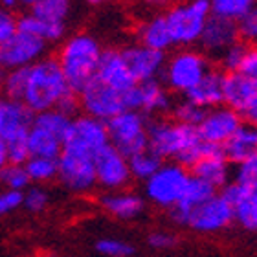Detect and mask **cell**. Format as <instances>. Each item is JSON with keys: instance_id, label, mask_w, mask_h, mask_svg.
Listing matches in <instances>:
<instances>
[{"instance_id": "cell-1", "label": "cell", "mask_w": 257, "mask_h": 257, "mask_svg": "<svg viewBox=\"0 0 257 257\" xmlns=\"http://www.w3.org/2000/svg\"><path fill=\"white\" fill-rule=\"evenodd\" d=\"M103 48L96 39L86 33H79L70 37L63 44L57 55L66 85L74 94H79L94 77L99 64Z\"/></svg>"}, {"instance_id": "cell-2", "label": "cell", "mask_w": 257, "mask_h": 257, "mask_svg": "<svg viewBox=\"0 0 257 257\" xmlns=\"http://www.w3.org/2000/svg\"><path fill=\"white\" fill-rule=\"evenodd\" d=\"M61 66L55 57H43L28 68V86L22 103L33 114L55 108L57 101L68 92Z\"/></svg>"}, {"instance_id": "cell-3", "label": "cell", "mask_w": 257, "mask_h": 257, "mask_svg": "<svg viewBox=\"0 0 257 257\" xmlns=\"http://www.w3.org/2000/svg\"><path fill=\"white\" fill-rule=\"evenodd\" d=\"M202 140L198 138L197 127L177 123L173 119H153L147 121V145L153 155L162 162L186 155L195 149Z\"/></svg>"}, {"instance_id": "cell-4", "label": "cell", "mask_w": 257, "mask_h": 257, "mask_svg": "<svg viewBox=\"0 0 257 257\" xmlns=\"http://www.w3.org/2000/svg\"><path fill=\"white\" fill-rule=\"evenodd\" d=\"M209 15L211 11L208 0H195L188 4L173 6L167 13H164L171 43L180 46H191L198 43Z\"/></svg>"}, {"instance_id": "cell-5", "label": "cell", "mask_w": 257, "mask_h": 257, "mask_svg": "<svg viewBox=\"0 0 257 257\" xmlns=\"http://www.w3.org/2000/svg\"><path fill=\"white\" fill-rule=\"evenodd\" d=\"M108 144L131 158L149 149L147 145V118L136 110H123L107 123Z\"/></svg>"}, {"instance_id": "cell-6", "label": "cell", "mask_w": 257, "mask_h": 257, "mask_svg": "<svg viewBox=\"0 0 257 257\" xmlns=\"http://www.w3.org/2000/svg\"><path fill=\"white\" fill-rule=\"evenodd\" d=\"M57 178L72 191H88L96 186L94 155L77 147L63 145L57 158Z\"/></svg>"}, {"instance_id": "cell-7", "label": "cell", "mask_w": 257, "mask_h": 257, "mask_svg": "<svg viewBox=\"0 0 257 257\" xmlns=\"http://www.w3.org/2000/svg\"><path fill=\"white\" fill-rule=\"evenodd\" d=\"M189 171L178 166L175 162L162 164L160 169L145 180V193L147 197L160 208H175V204L180 200L184 189L188 186Z\"/></svg>"}, {"instance_id": "cell-8", "label": "cell", "mask_w": 257, "mask_h": 257, "mask_svg": "<svg viewBox=\"0 0 257 257\" xmlns=\"http://www.w3.org/2000/svg\"><path fill=\"white\" fill-rule=\"evenodd\" d=\"M209 63L200 52L182 50L167 61L164 66V77L169 88L175 92L188 94L193 86L198 85L200 79L209 72Z\"/></svg>"}, {"instance_id": "cell-9", "label": "cell", "mask_w": 257, "mask_h": 257, "mask_svg": "<svg viewBox=\"0 0 257 257\" xmlns=\"http://www.w3.org/2000/svg\"><path fill=\"white\" fill-rule=\"evenodd\" d=\"M222 103L242 121L253 123L257 118V79L241 74H224L222 79Z\"/></svg>"}, {"instance_id": "cell-10", "label": "cell", "mask_w": 257, "mask_h": 257, "mask_svg": "<svg viewBox=\"0 0 257 257\" xmlns=\"http://www.w3.org/2000/svg\"><path fill=\"white\" fill-rule=\"evenodd\" d=\"M77 96H79V108L85 110V116L99 119L103 123H107L108 119H112L119 112L127 110L123 96L99 83L96 77Z\"/></svg>"}, {"instance_id": "cell-11", "label": "cell", "mask_w": 257, "mask_h": 257, "mask_svg": "<svg viewBox=\"0 0 257 257\" xmlns=\"http://www.w3.org/2000/svg\"><path fill=\"white\" fill-rule=\"evenodd\" d=\"M46 52V43L33 35L15 32L0 46V70L30 68L32 64L43 59Z\"/></svg>"}, {"instance_id": "cell-12", "label": "cell", "mask_w": 257, "mask_h": 257, "mask_svg": "<svg viewBox=\"0 0 257 257\" xmlns=\"http://www.w3.org/2000/svg\"><path fill=\"white\" fill-rule=\"evenodd\" d=\"M94 173H96V184H101L103 188L112 191L125 188L131 180L127 158L110 144L94 155Z\"/></svg>"}, {"instance_id": "cell-13", "label": "cell", "mask_w": 257, "mask_h": 257, "mask_svg": "<svg viewBox=\"0 0 257 257\" xmlns=\"http://www.w3.org/2000/svg\"><path fill=\"white\" fill-rule=\"evenodd\" d=\"M242 123L244 121L241 119V116H237L233 110L226 107H217L204 114L202 121L197 127V133L204 144L222 147L239 131Z\"/></svg>"}, {"instance_id": "cell-14", "label": "cell", "mask_w": 257, "mask_h": 257, "mask_svg": "<svg viewBox=\"0 0 257 257\" xmlns=\"http://www.w3.org/2000/svg\"><path fill=\"white\" fill-rule=\"evenodd\" d=\"M231 222H233V208L217 193L208 202L193 209L186 226L200 233H213L226 230Z\"/></svg>"}, {"instance_id": "cell-15", "label": "cell", "mask_w": 257, "mask_h": 257, "mask_svg": "<svg viewBox=\"0 0 257 257\" xmlns=\"http://www.w3.org/2000/svg\"><path fill=\"white\" fill-rule=\"evenodd\" d=\"M63 145L77 147V149H83L86 153H90V155H96L97 151L103 149L105 145H108L107 125L99 121V119L85 116V114L77 116V118H72Z\"/></svg>"}, {"instance_id": "cell-16", "label": "cell", "mask_w": 257, "mask_h": 257, "mask_svg": "<svg viewBox=\"0 0 257 257\" xmlns=\"http://www.w3.org/2000/svg\"><path fill=\"white\" fill-rule=\"evenodd\" d=\"M123 103L127 110H136L144 116L156 112H167L171 108V97L158 81L140 83L123 94Z\"/></svg>"}, {"instance_id": "cell-17", "label": "cell", "mask_w": 257, "mask_h": 257, "mask_svg": "<svg viewBox=\"0 0 257 257\" xmlns=\"http://www.w3.org/2000/svg\"><path fill=\"white\" fill-rule=\"evenodd\" d=\"M96 79L121 96L136 86V81L133 79V75L127 68V63L121 55V50L116 48H108L101 52L99 64L96 70Z\"/></svg>"}, {"instance_id": "cell-18", "label": "cell", "mask_w": 257, "mask_h": 257, "mask_svg": "<svg viewBox=\"0 0 257 257\" xmlns=\"http://www.w3.org/2000/svg\"><path fill=\"white\" fill-rule=\"evenodd\" d=\"M121 55L136 85L156 81V77L164 72V66H166V54L145 48L142 44H134L121 50Z\"/></svg>"}, {"instance_id": "cell-19", "label": "cell", "mask_w": 257, "mask_h": 257, "mask_svg": "<svg viewBox=\"0 0 257 257\" xmlns=\"http://www.w3.org/2000/svg\"><path fill=\"white\" fill-rule=\"evenodd\" d=\"M198 43L202 44V48L208 54L222 55L230 46L239 43L237 24L235 22L224 21V19H219V17L209 15Z\"/></svg>"}, {"instance_id": "cell-20", "label": "cell", "mask_w": 257, "mask_h": 257, "mask_svg": "<svg viewBox=\"0 0 257 257\" xmlns=\"http://www.w3.org/2000/svg\"><path fill=\"white\" fill-rule=\"evenodd\" d=\"M191 177H197L215 189L224 188L228 180H230V164L222 155V149L215 145L213 149L206 153L195 166L189 169Z\"/></svg>"}, {"instance_id": "cell-21", "label": "cell", "mask_w": 257, "mask_h": 257, "mask_svg": "<svg viewBox=\"0 0 257 257\" xmlns=\"http://www.w3.org/2000/svg\"><path fill=\"white\" fill-rule=\"evenodd\" d=\"M217 195V189L213 186H209L208 182H204L197 177H189L188 186L184 189L182 197L175 204V208H171V217L175 222L178 224H184L188 222L189 213L193 209H197L198 206H202L204 202H208L209 198Z\"/></svg>"}, {"instance_id": "cell-22", "label": "cell", "mask_w": 257, "mask_h": 257, "mask_svg": "<svg viewBox=\"0 0 257 257\" xmlns=\"http://www.w3.org/2000/svg\"><path fill=\"white\" fill-rule=\"evenodd\" d=\"M222 79H224V72L209 70L200 79V83L186 94V101L193 103L195 107L202 110L220 107L222 105Z\"/></svg>"}, {"instance_id": "cell-23", "label": "cell", "mask_w": 257, "mask_h": 257, "mask_svg": "<svg viewBox=\"0 0 257 257\" xmlns=\"http://www.w3.org/2000/svg\"><path fill=\"white\" fill-rule=\"evenodd\" d=\"M33 112L28 110L21 101H13L8 97H0V136L8 138L19 131H28L32 127Z\"/></svg>"}, {"instance_id": "cell-24", "label": "cell", "mask_w": 257, "mask_h": 257, "mask_svg": "<svg viewBox=\"0 0 257 257\" xmlns=\"http://www.w3.org/2000/svg\"><path fill=\"white\" fill-rule=\"evenodd\" d=\"M220 149L228 164H241L252 156H257V131L252 125L242 123Z\"/></svg>"}, {"instance_id": "cell-25", "label": "cell", "mask_w": 257, "mask_h": 257, "mask_svg": "<svg viewBox=\"0 0 257 257\" xmlns=\"http://www.w3.org/2000/svg\"><path fill=\"white\" fill-rule=\"evenodd\" d=\"M103 208L116 219H136L144 211V198L134 193H108L101 198Z\"/></svg>"}, {"instance_id": "cell-26", "label": "cell", "mask_w": 257, "mask_h": 257, "mask_svg": "<svg viewBox=\"0 0 257 257\" xmlns=\"http://www.w3.org/2000/svg\"><path fill=\"white\" fill-rule=\"evenodd\" d=\"M17 32L33 35L43 43H52V41H59L63 37L66 26H64V22H44L26 13V15L17 17Z\"/></svg>"}, {"instance_id": "cell-27", "label": "cell", "mask_w": 257, "mask_h": 257, "mask_svg": "<svg viewBox=\"0 0 257 257\" xmlns=\"http://www.w3.org/2000/svg\"><path fill=\"white\" fill-rule=\"evenodd\" d=\"M140 39H142V46L160 52V54H164L167 48L173 46L164 15H156L151 21L145 22L140 30Z\"/></svg>"}, {"instance_id": "cell-28", "label": "cell", "mask_w": 257, "mask_h": 257, "mask_svg": "<svg viewBox=\"0 0 257 257\" xmlns=\"http://www.w3.org/2000/svg\"><path fill=\"white\" fill-rule=\"evenodd\" d=\"M28 147H30V158L35 156V158L57 160L61 149H63V144H61V140H57L50 133L32 125L28 128Z\"/></svg>"}, {"instance_id": "cell-29", "label": "cell", "mask_w": 257, "mask_h": 257, "mask_svg": "<svg viewBox=\"0 0 257 257\" xmlns=\"http://www.w3.org/2000/svg\"><path fill=\"white\" fill-rule=\"evenodd\" d=\"M70 13L66 0H35L30 2V15L44 22H64Z\"/></svg>"}, {"instance_id": "cell-30", "label": "cell", "mask_w": 257, "mask_h": 257, "mask_svg": "<svg viewBox=\"0 0 257 257\" xmlns=\"http://www.w3.org/2000/svg\"><path fill=\"white\" fill-rule=\"evenodd\" d=\"M253 10H255V4L252 0H215V2H209L211 15L230 22H239L242 17H246Z\"/></svg>"}, {"instance_id": "cell-31", "label": "cell", "mask_w": 257, "mask_h": 257, "mask_svg": "<svg viewBox=\"0 0 257 257\" xmlns=\"http://www.w3.org/2000/svg\"><path fill=\"white\" fill-rule=\"evenodd\" d=\"M70 121H72L70 118H66L61 112H57L55 108H52V110H46V112L33 114L32 125L50 133L52 136L61 140V144H63L64 138H66V133H68L70 128Z\"/></svg>"}, {"instance_id": "cell-32", "label": "cell", "mask_w": 257, "mask_h": 257, "mask_svg": "<svg viewBox=\"0 0 257 257\" xmlns=\"http://www.w3.org/2000/svg\"><path fill=\"white\" fill-rule=\"evenodd\" d=\"M127 164H128L131 177L138 178V180H149L160 169V166L164 162L147 149L144 153H140V155H134L131 158H127Z\"/></svg>"}, {"instance_id": "cell-33", "label": "cell", "mask_w": 257, "mask_h": 257, "mask_svg": "<svg viewBox=\"0 0 257 257\" xmlns=\"http://www.w3.org/2000/svg\"><path fill=\"white\" fill-rule=\"evenodd\" d=\"M233 220L246 231L257 230V191H252L233 204Z\"/></svg>"}, {"instance_id": "cell-34", "label": "cell", "mask_w": 257, "mask_h": 257, "mask_svg": "<svg viewBox=\"0 0 257 257\" xmlns=\"http://www.w3.org/2000/svg\"><path fill=\"white\" fill-rule=\"evenodd\" d=\"M8 164L24 166L30 160V147H28V131H19L4 140Z\"/></svg>"}, {"instance_id": "cell-35", "label": "cell", "mask_w": 257, "mask_h": 257, "mask_svg": "<svg viewBox=\"0 0 257 257\" xmlns=\"http://www.w3.org/2000/svg\"><path fill=\"white\" fill-rule=\"evenodd\" d=\"M28 86V68H17L10 70L4 75L2 81V90H4V97L13 99V101H21L24 99Z\"/></svg>"}, {"instance_id": "cell-36", "label": "cell", "mask_w": 257, "mask_h": 257, "mask_svg": "<svg viewBox=\"0 0 257 257\" xmlns=\"http://www.w3.org/2000/svg\"><path fill=\"white\" fill-rule=\"evenodd\" d=\"M24 169H26L30 182H48V180L57 177V160L32 156L24 164Z\"/></svg>"}, {"instance_id": "cell-37", "label": "cell", "mask_w": 257, "mask_h": 257, "mask_svg": "<svg viewBox=\"0 0 257 257\" xmlns=\"http://www.w3.org/2000/svg\"><path fill=\"white\" fill-rule=\"evenodd\" d=\"M0 184L6 186L8 191H24L30 186V178L26 175L24 166H15V164H6L0 169Z\"/></svg>"}, {"instance_id": "cell-38", "label": "cell", "mask_w": 257, "mask_h": 257, "mask_svg": "<svg viewBox=\"0 0 257 257\" xmlns=\"http://www.w3.org/2000/svg\"><path fill=\"white\" fill-rule=\"evenodd\" d=\"M208 110H202V108L195 107L193 103L182 101L173 107V121L182 125H189V127H198V123L202 121L204 114Z\"/></svg>"}, {"instance_id": "cell-39", "label": "cell", "mask_w": 257, "mask_h": 257, "mask_svg": "<svg viewBox=\"0 0 257 257\" xmlns=\"http://www.w3.org/2000/svg\"><path fill=\"white\" fill-rule=\"evenodd\" d=\"M96 250L107 257H131L134 253L133 244L119 239H99L96 242Z\"/></svg>"}, {"instance_id": "cell-40", "label": "cell", "mask_w": 257, "mask_h": 257, "mask_svg": "<svg viewBox=\"0 0 257 257\" xmlns=\"http://www.w3.org/2000/svg\"><path fill=\"white\" fill-rule=\"evenodd\" d=\"M248 48H250V44H244L239 41V43L230 46L224 54L220 55V63H222L224 74H235L237 68H239V64H241V61H242V57H244V54L248 52Z\"/></svg>"}, {"instance_id": "cell-41", "label": "cell", "mask_w": 257, "mask_h": 257, "mask_svg": "<svg viewBox=\"0 0 257 257\" xmlns=\"http://www.w3.org/2000/svg\"><path fill=\"white\" fill-rule=\"evenodd\" d=\"M233 182L241 184V186L257 188V156H252V158L237 164L235 180Z\"/></svg>"}, {"instance_id": "cell-42", "label": "cell", "mask_w": 257, "mask_h": 257, "mask_svg": "<svg viewBox=\"0 0 257 257\" xmlns=\"http://www.w3.org/2000/svg\"><path fill=\"white\" fill-rule=\"evenodd\" d=\"M235 24L239 41L252 46V43L257 39V11H250L246 17H242L241 21L235 22Z\"/></svg>"}, {"instance_id": "cell-43", "label": "cell", "mask_w": 257, "mask_h": 257, "mask_svg": "<svg viewBox=\"0 0 257 257\" xmlns=\"http://www.w3.org/2000/svg\"><path fill=\"white\" fill-rule=\"evenodd\" d=\"M22 206H26L28 211L39 213V211H43V209L48 206V193L41 188H30L24 193Z\"/></svg>"}, {"instance_id": "cell-44", "label": "cell", "mask_w": 257, "mask_h": 257, "mask_svg": "<svg viewBox=\"0 0 257 257\" xmlns=\"http://www.w3.org/2000/svg\"><path fill=\"white\" fill-rule=\"evenodd\" d=\"M17 32V15L0 4V46Z\"/></svg>"}, {"instance_id": "cell-45", "label": "cell", "mask_w": 257, "mask_h": 257, "mask_svg": "<svg viewBox=\"0 0 257 257\" xmlns=\"http://www.w3.org/2000/svg\"><path fill=\"white\" fill-rule=\"evenodd\" d=\"M22 198H24V193L21 191H2L0 193V217L15 211L19 206H22Z\"/></svg>"}, {"instance_id": "cell-46", "label": "cell", "mask_w": 257, "mask_h": 257, "mask_svg": "<svg viewBox=\"0 0 257 257\" xmlns=\"http://www.w3.org/2000/svg\"><path fill=\"white\" fill-rule=\"evenodd\" d=\"M55 110H57V112H61L63 116H66V118L72 119V118H74V114L79 110V96H77V94H74L72 90H68L63 97H61L59 101H57V105H55Z\"/></svg>"}, {"instance_id": "cell-47", "label": "cell", "mask_w": 257, "mask_h": 257, "mask_svg": "<svg viewBox=\"0 0 257 257\" xmlns=\"http://www.w3.org/2000/svg\"><path fill=\"white\" fill-rule=\"evenodd\" d=\"M235 74H241L244 77H250V79H257V52L255 48H248V52L242 57L239 68H237Z\"/></svg>"}, {"instance_id": "cell-48", "label": "cell", "mask_w": 257, "mask_h": 257, "mask_svg": "<svg viewBox=\"0 0 257 257\" xmlns=\"http://www.w3.org/2000/svg\"><path fill=\"white\" fill-rule=\"evenodd\" d=\"M147 242H149V246L156 248V250H167V248L175 246V235L171 233H167V231H153L149 237H147Z\"/></svg>"}, {"instance_id": "cell-49", "label": "cell", "mask_w": 257, "mask_h": 257, "mask_svg": "<svg viewBox=\"0 0 257 257\" xmlns=\"http://www.w3.org/2000/svg\"><path fill=\"white\" fill-rule=\"evenodd\" d=\"M8 164V153H6V142L4 138L0 136V169Z\"/></svg>"}, {"instance_id": "cell-50", "label": "cell", "mask_w": 257, "mask_h": 257, "mask_svg": "<svg viewBox=\"0 0 257 257\" xmlns=\"http://www.w3.org/2000/svg\"><path fill=\"white\" fill-rule=\"evenodd\" d=\"M4 70H0V88H2V81H4Z\"/></svg>"}]
</instances>
